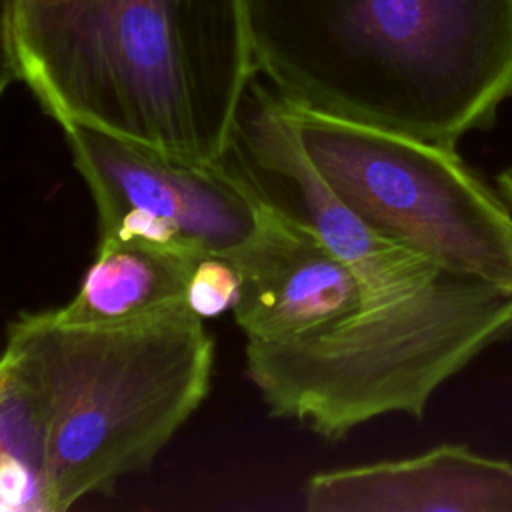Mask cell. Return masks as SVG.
Segmentation results:
<instances>
[{"label": "cell", "instance_id": "cell-1", "mask_svg": "<svg viewBox=\"0 0 512 512\" xmlns=\"http://www.w3.org/2000/svg\"><path fill=\"white\" fill-rule=\"evenodd\" d=\"M18 80L62 130L226 158L256 64L244 0H12Z\"/></svg>", "mask_w": 512, "mask_h": 512}, {"label": "cell", "instance_id": "cell-2", "mask_svg": "<svg viewBox=\"0 0 512 512\" xmlns=\"http://www.w3.org/2000/svg\"><path fill=\"white\" fill-rule=\"evenodd\" d=\"M286 100L454 148L512 98V0H244Z\"/></svg>", "mask_w": 512, "mask_h": 512}, {"label": "cell", "instance_id": "cell-3", "mask_svg": "<svg viewBox=\"0 0 512 512\" xmlns=\"http://www.w3.org/2000/svg\"><path fill=\"white\" fill-rule=\"evenodd\" d=\"M0 368L38 428L44 512L146 470L204 402L214 338L186 302L110 324L8 326Z\"/></svg>", "mask_w": 512, "mask_h": 512}, {"label": "cell", "instance_id": "cell-4", "mask_svg": "<svg viewBox=\"0 0 512 512\" xmlns=\"http://www.w3.org/2000/svg\"><path fill=\"white\" fill-rule=\"evenodd\" d=\"M512 334V292L444 270L412 298L282 342H246V372L272 416L326 440L402 412Z\"/></svg>", "mask_w": 512, "mask_h": 512}, {"label": "cell", "instance_id": "cell-5", "mask_svg": "<svg viewBox=\"0 0 512 512\" xmlns=\"http://www.w3.org/2000/svg\"><path fill=\"white\" fill-rule=\"evenodd\" d=\"M280 100L318 172L362 222L442 270L512 292V208L454 148Z\"/></svg>", "mask_w": 512, "mask_h": 512}, {"label": "cell", "instance_id": "cell-6", "mask_svg": "<svg viewBox=\"0 0 512 512\" xmlns=\"http://www.w3.org/2000/svg\"><path fill=\"white\" fill-rule=\"evenodd\" d=\"M62 132L94 200L100 240L222 256L258 222L260 194L228 158L192 164L90 128Z\"/></svg>", "mask_w": 512, "mask_h": 512}, {"label": "cell", "instance_id": "cell-7", "mask_svg": "<svg viewBox=\"0 0 512 512\" xmlns=\"http://www.w3.org/2000/svg\"><path fill=\"white\" fill-rule=\"evenodd\" d=\"M226 158L276 208L308 226L360 278L366 308L412 298L444 270L378 234L330 188L306 154L278 92L252 78Z\"/></svg>", "mask_w": 512, "mask_h": 512}, {"label": "cell", "instance_id": "cell-8", "mask_svg": "<svg viewBox=\"0 0 512 512\" xmlns=\"http://www.w3.org/2000/svg\"><path fill=\"white\" fill-rule=\"evenodd\" d=\"M222 256L240 276L232 310L246 342H282L330 330L366 308L356 272L262 194L252 234Z\"/></svg>", "mask_w": 512, "mask_h": 512}, {"label": "cell", "instance_id": "cell-9", "mask_svg": "<svg viewBox=\"0 0 512 512\" xmlns=\"http://www.w3.org/2000/svg\"><path fill=\"white\" fill-rule=\"evenodd\" d=\"M310 512H512V462L462 444L318 472L304 486Z\"/></svg>", "mask_w": 512, "mask_h": 512}, {"label": "cell", "instance_id": "cell-10", "mask_svg": "<svg viewBox=\"0 0 512 512\" xmlns=\"http://www.w3.org/2000/svg\"><path fill=\"white\" fill-rule=\"evenodd\" d=\"M202 258L140 240H100L74 298L50 314L68 324H110L186 302Z\"/></svg>", "mask_w": 512, "mask_h": 512}, {"label": "cell", "instance_id": "cell-11", "mask_svg": "<svg viewBox=\"0 0 512 512\" xmlns=\"http://www.w3.org/2000/svg\"><path fill=\"white\" fill-rule=\"evenodd\" d=\"M240 294V276L224 256L202 258L188 282L186 304L204 320L234 308Z\"/></svg>", "mask_w": 512, "mask_h": 512}, {"label": "cell", "instance_id": "cell-12", "mask_svg": "<svg viewBox=\"0 0 512 512\" xmlns=\"http://www.w3.org/2000/svg\"><path fill=\"white\" fill-rule=\"evenodd\" d=\"M14 80H18V68L12 40V0H0V100Z\"/></svg>", "mask_w": 512, "mask_h": 512}, {"label": "cell", "instance_id": "cell-13", "mask_svg": "<svg viewBox=\"0 0 512 512\" xmlns=\"http://www.w3.org/2000/svg\"><path fill=\"white\" fill-rule=\"evenodd\" d=\"M496 190L506 200V204L512 208V164L502 168L496 176Z\"/></svg>", "mask_w": 512, "mask_h": 512}]
</instances>
